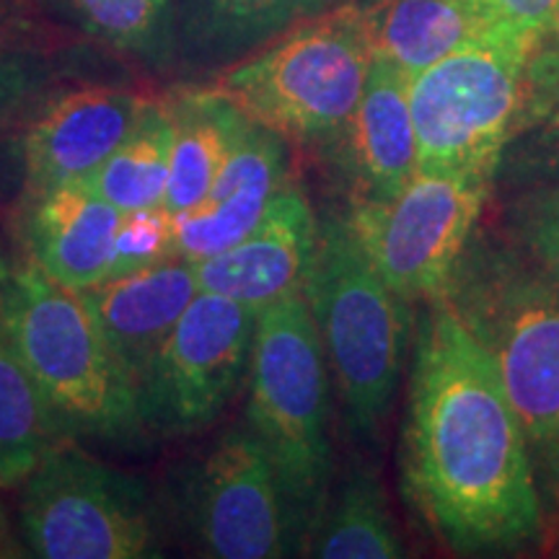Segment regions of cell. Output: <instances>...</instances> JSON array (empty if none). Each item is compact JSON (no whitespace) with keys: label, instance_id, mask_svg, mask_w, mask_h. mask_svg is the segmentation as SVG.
<instances>
[{"label":"cell","instance_id":"cell-14","mask_svg":"<svg viewBox=\"0 0 559 559\" xmlns=\"http://www.w3.org/2000/svg\"><path fill=\"white\" fill-rule=\"evenodd\" d=\"M288 181L285 138L251 120L205 198L174 215L177 257L202 262L234 247L262 221Z\"/></svg>","mask_w":559,"mask_h":559},{"label":"cell","instance_id":"cell-17","mask_svg":"<svg viewBox=\"0 0 559 559\" xmlns=\"http://www.w3.org/2000/svg\"><path fill=\"white\" fill-rule=\"evenodd\" d=\"M122 210L86 181L34 192L24 221L29 262L62 288L86 290L109 277Z\"/></svg>","mask_w":559,"mask_h":559},{"label":"cell","instance_id":"cell-26","mask_svg":"<svg viewBox=\"0 0 559 559\" xmlns=\"http://www.w3.org/2000/svg\"><path fill=\"white\" fill-rule=\"evenodd\" d=\"M498 228L559 288V181L510 192Z\"/></svg>","mask_w":559,"mask_h":559},{"label":"cell","instance_id":"cell-20","mask_svg":"<svg viewBox=\"0 0 559 559\" xmlns=\"http://www.w3.org/2000/svg\"><path fill=\"white\" fill-rule=\"evenodd\" d=\"M373 60L404 75H417L432 62L481 37L456 0H353Z\"/></svg>","mask_w":559,"mask_h":559},{"label":"cell","instance_id":"cell-19","mask_svg":"<svg viewBox=\"0 0 559 559\" xmlns=\"http://www.w3.org/2000/svg\"><path fill=\"white\" fill-rule=\"evenodd\" d=\"M171 115V169L164 207L171 215L198 205L218 179L251 117L218 88L181 91L166 102Z\"/></svg>","mask_w":559,"mask_h":559},{"label":"cell","instance_id":"cell-29","mask_svg":"<svg viewBox=\"0 0 559 559\" xmlns=\"http://www.w3.org/2000/svg\"><path fill=\"white\" fill-rule=\"evenodd\" d=\"M41 66L26 55L0 52V122L19 109V104L39 88Z\"/></svg>","mask_w":559,"mask_h":559},{"label":"cell","instance_id":"cell-3","mask_svg":"<svg viewBox=\"0 0 559 559\" xmlns=\"http://www.w3.org/2000/svg\"><path fill=\"white\" fill-rule=\"evenodd\" d=\"M0 326L70 440L120 451L151 443L138 391L79 293L34 262L0 257Z\"/></svg>","mask_w":559,"mask_h":559},{"label":"cell","instance_id":"cell-13","mask_svg":"<svg viewBox=\"0 0 559 559\" xmlns=\"http://www.w3.org/2000/svg\"><path fill=\"white\" fill-rule=\"evenodd\" d=\"M143 96L122 88L86 86L41 109L24 138L32 192L88 181L135 128Z\"/></svg>","mask_w":559,"mask_h":559},{"label":"cell","instance_id":"cell-7","mask_svg":"<svg viewBox=\"0 0 559 559\" xmlns=\"http://www.w3.org/2000/svg\"><path fill=\"white\" fill-rule=\"evenodd\" d=\"M151 481L62 440L21 481L19 536L39 559L160 557Z\"/></svg>","mask_w":559,"mask_h":559},{"label":"cell","instance_id":"cell-25","mask_svg":"<svg viewBox=\"0 0 559 559\" xmlns=\"http://www.w3.org/2000/svg\"><path fill=\"white\" fill-rule=\"evenodd\" d=\"M60 19L115 50L148 62L177 52L179 0H47Z\"/></svg>","mask_w":559,"mask_h":559},{"label":"cell","instance_id":"cell-5","mask_svg":"<svg viewBox=\"0 0 559 559\" xmlns=\"http://www.w3.org/2000/svg\"><path fill=\"white\" fill-rule=\"evenodd\" d=\"M247 381V425L270 453L309 542L330 500L332 376L304 293L257 313Z\"/></svg>","mask_w":559,"mask_h":559},{"label":"cell","instance_id":"cell-10","mask_svg":"<svg viewBox=\"0 0 559 559\" xmlns=\"http://www.w3.org/2000/svg\"><path fill=\"white\" fill-rule=\"evenodd\" d=\"M174 508L202 557L277 559L306 547L304 523L247 423L228 428L185 464L174 485Z\"/></svg>","mask_w":559,"mask_h":559},{"label":"cell","instance_id":"cell-2","mask_svg":"<svg viewBox=\"0 0 559 559\" xmlns=\"http://www.w3.org/2000/svg\"><path fill=\"white\" fill-rule=\"evenodd\" d=\"M521 419L547 526L559 523V288L500 228H477L443 296Z\"/></svg>","mask_w":559,"mask_h":559},{"label":"cell","instance_id":"cell-28","mask_svg":"<svg viewBox=\"0 0 559 559\" xmlns=\"http://www.w3.org/2000/svg\"><path fill=\"white\" fill-rule=\"evenodd\" d=\"M169 257H177L174 215L164 205H156L122 213L109 277L151 267V264L169 260Z\"/></svg>","mask_w":559,"mask_h":559},{"label":"cell","instance_id":"cell-6","mask_svg":"<svg viewBox=\"0 0 559 559\" xmlns=\"http://www.w3.org/2000/svg\"><path fill=\"white\" fill-rule=\"evenodd\" d=\"M370 68L373 52L349 0L234 62L218 91L277 135L324 145L358 107Z\"/></svg>","mask_w":559,"mask_h":559},{"label":"cell","instance_id":"cell-18","mask_svg":"<svg viewBox=\"0 0 559 559\" xmlns=\"http://www.w3.org/2000/svg\"><path fill=\"white\" fill-rule=\"evenodd\" d=\"M337 0H179L177 52L194 66H228Z\"/></svg>","mask_w":559,"mask_h":559},{"label":"cell","instance_id":"cell-24","mask_svg":"<svg viewBox=\"0 0 559 559\" xmlns=\"http://www.w3.org/2000/svg\"><path fill=\"white\" fill-rule=\"evenodd\" d=\"M171 115L166 102H145L135 128L86 185L122 213L164 205L171 169Z\"/></svg>","mask_w":559,"mask_h":559},{"label":"cell","instance_id":"cell-30","mask_svg":"<svg viewBox=\"0 0 559 559\" xmlns=\"http://www.w3.org/2000/svg\"><path fill=\"white\" fill-rule=\"evenodd\" d=\"M557 542H555V555H559V523H557Z\"/></svg>","mask_w":559,"mask_h":559},{"label":"cell","instance_id":"cell-8","mask_svg":"<svg viewBox=\"0 0 559 559\" xmlns=\"http://www.w3.org/2000/svg\"><path fill=\"white\" fill-rule=\"evenodd\" d=\"M536 47L477 37L409 79L419 171L492 177L519 128Z\"/></svg>","mask_w":559,"mask_h":559},{"label":"cell","instance_id":"cell-27","mask_svg":"<svg viewBox=\"0 0 559 559\" xmlns=\"http://www.w3.org/2000/svg\"><path fill=\"white\" fill-rule=\"evenodd\" d=\"M481 37H508L539 47L559 39V0H456Z\"/></svg>","mask_w":559,"mask_h":559},{"label":"cell","instance_id":"cell-15","mask_svg":"<svg viewBox=\"0 0 559 559\" xmlns=\"http://www.w3.org/2000/svg\"><path fill=\"white\" fill-rule=\"evenodd\" d=\"M324 148L353 187V200L394 198L417 171L409 75L373 60L358 107Z\"/></svg>","mask_w":559,"mask_h":559},{"label":"cell","instance_id":"cell-1","mask_svg":"<svg viewBox=\"0 0 559 559\" xmlns=\"http://www.w3.org/2000/svg\"><path fill=\"white\" fill-rule=\"evenodd\" d=\"M400 440L402 498L459 557H508L547 536L521 419L487 349L443 298L419 304Z\"/></svg>","mask_w":559,"mask_h":559},{"label":"cell","instance_id":"cell-11","mask_svg":"<svg viewBox=\"0 0 559 559\" xmlns=\"http://www.w3.org/2000/svg\"><path fill=\"white\" fill-rule=\"evenodd\" d=\"M257 313L200 290L138 383L145 430L185 438L218 419L249 376Z\"/></svg>","mask_w":559,"mask_h":559},{"label":"cell","instance_id":"cell-12","mask_svg":"<svg viewBox=\"0 0 559 559\" xmlns=\"http://www.w3.org/2000/svg\"><path fill=\"white\" fill-rule=\"evenodd\" d=\"M319 218L298 185L283 187L262 221L234 247L194 262L200 290L262 311L300 296L317 251Z\"/></svg>","mask_w":559,"mask_h":559},{"label":"cell","instance_id":"cell-22","mask_svg":"<svg viewBox=\"0 0 559 559\" xmlns=\"http://www.w3.org/2000/svg\"><path fill=\"white\" fill-rule=\"evenodd\" d=\"M304 555L321 559H396L407 555L373 472L358 466L345 474L337 492H330Z\"/></svg>","mask_w":559,"mask_h":559},{"label":"cell","instance_id":"cell-21","mask_svg":"<svg viewBox=\"0 0 559 559\" xmlns=\"http://www.w3.org/2000/svg\"><path fill=\"white\" fill-rule=\"evenodd\" d=\"M555 181H559V39H549L528 60L519 128L502 151L495 185L519 192Z\"/></svg>","mask_w":559,"mask_h":559},{"label":"cell","instance_id":"cell-23","mask_svg":"<svg viewBox=\"0 0 559 559\" xmlns=\"http://www.w3.org/2000/svg\"><path fill=\"white\" fill-rule=\"evenodd\" d=\"M62 440L70 438L0 326V487H21Z\"/></svg>","mask_w":559,"mask_h":559},{"label":"cell","instance_id":"cell-4","mask_svg":"<svg viewBox=\"0 0 559 559\" xmlns=\"http://www.w3.org/2000/svg\"><path fill=\"white\" fill-rule=\"evenodd\" d=\"M304 298L337 391L342 430L376 445L400 391L415 313L368 262L340 210L319 218Z\"/></svg>","mask_w":559,"mask_h":559},{"label":"cell","instance_id":"cell-9","mask_svg":"<svg viewBox=\"0 0 559 559\" xmlns=\"http://www.w3.org/2000/svg\"><path fill=\"white\" fill-rule=\"evenodd\" d=\"M492 192V177L417 169L394 198L349 200L345 221L383 283L415 306L443 296Z\"/></svg>","mask_w":559,"mask_h":559},{"label":"cell","instance_id":"cell-16","mask_svg":"<svg viewBox=\"0 0 559 559\" xmlns=\"http://www.w3.org/2000/svg\"><path fill=\"white\" fill-rule=\"evenodd\" d=\"M198 293L194 262L169 257L128 275L104 277L102 283L79 290V296L138 391L153 355Z\"/></svg>","mask_w":559,"mask_h":559}]
</instances>
